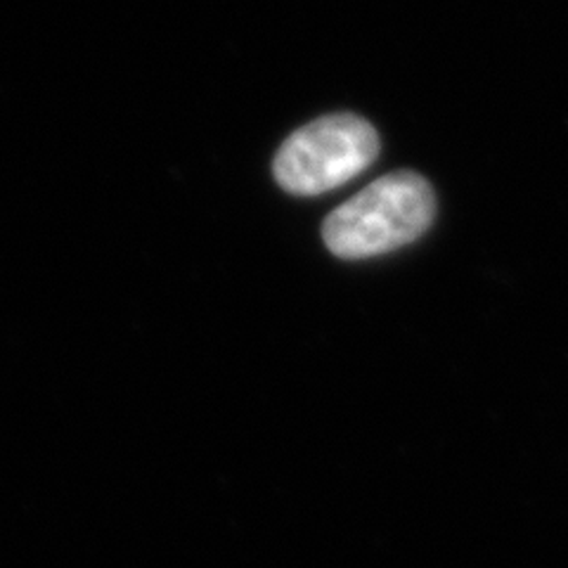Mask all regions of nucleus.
Returning <instances> with one entry per match:
<instances>
[{
  "label": "nucleus",
  "instance_id": "1",
  "mask_svg": "<svg viewBox=\"0 0 568 568\" xmlns=\"http://www.w3.org/2000/svg\"><path fill=\"white\" fill-rule=\"evenodd\" d=\"M434 216L432 185L413 171H396L334 209L323 225V237L334 256L372 258L422 237Z\"/></svg>",
  "mask_w": 568,
  "mask_h": 568
},
{
  "label": "nucleus",
  "instance_id": "2",
  "mask_svg": "<svg viewBox=\"0 0 568 568\" xmlns=\"http://www.w3.org/2000/svg\"><path fill=\"white\" fill-rule=\"evenodd\" d=\"M379 135L355 114H329L292 133L275 156L277 185L301 197L336 190L375 164Z\"/></svg>",
  "mask_w": 568,
  "mask_h": 568
}]
</instances>
